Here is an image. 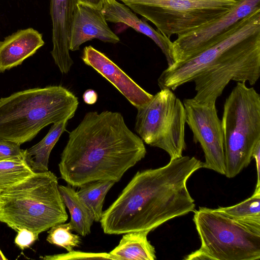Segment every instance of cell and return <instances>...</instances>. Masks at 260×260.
<instances>
[{
	"instance_id": "cell-16",
	"label": "cell",
	"mask_w": 260,
	"mask_h": 260,
	"mask_svg": "<svg viewBox=\"0 0 260 260\" xmlns=\"http://www.w3.org/2000/svg\"><path fill=\"white\" fill-rule=\"evenodd\" d=\"M44 44L42 34L30 27L6 37L0 41V72L21 64Z\"/></svg>"
},
{
	"instance_id": "cell-27",
	"label": "cell",
	"mask_w": 260,
	"mask_h": 260,
	"mask_svg": "<svg viewBox=\"0 0 260 260\" xmlns=\"http://www.w3.org/2000/svg\"><path fill=\"white\" fill-rule=\"evenodd\" d=\"M39 234L26 229H21L17 231L15 238V244L21 249L29 247L38 239Z\"/></svg>"
},
{
	"instance_id": "cell-25",
	"label": "cell",
	"mask_w": 260,
	"mask_h": 260,
	"mask_svg": "<svg viewBox=\"0 0 260 260\" xmlns=\"http://www.w3.org/2000/svg\"><path fill=\"white\" fill-rule=\"evenodd\" d=\"M44 260H67V259H113V256L106 252H85L74 250L66 253L45 255L41 257Z\"/></svg>"
},
{
	"instance_id": "cell-15",
	"label": "cell",
	"mask_w": 260,
	"mask_h": 260,
	"mask_svg": "<svg viewBox=\"0 0 260 260\" xmlns=\"http://www.w3.org/2000/svg\"><path fill=\"white\" fill-rule=\"evenodd\" d=\"M76 0H51L50 13L52 21L51 54L62 74H67L74 62L69 49L70 31Z\"/></svg>"
},
{
	"instance_id": "cell-7",
	"label": "cell",
	"mask_w": 260,
	"mask_h": 260,
	"mask_svg": "<svg viewBox=\"0 0 260 260\" xmlns=\"http://www.w3.org/2000/svg\"><path fill=\"white\" fill-rule=\"evenodd\" d=\"M260 42V9L235 23L214 44L195 55L168 66L158 78L160 89L174 90L223 59Z\"/></svg>"
},
{
	"instance_id": "cell-2",
	"label": "cell",
	"mask_w": 260,
	"mask_h": 260,
	"mask_svg": "<svg viewBox=\"0 0 260 260\" xmlns=\"http://www.w3.org/2000/svg\"><path fill=\"white\" fill-rule=\"evenodd\" d=\"M141 138L118 112L90 111L69 133L58 164L61 177L71 186L90 182H118L145 156Z\"/></svg>"
},
{
	"instance_id": "cell-5",
	"label": "cell",
	"mask_w": 260,
	"mask_h": 260,
	"mask_svg": "<svg viewBox=\"0 0 260 260\" xmlns=\"http://www.w3.org/2000/svg\"><path fill=\"white\" fill-rule=\"evenodd\" d=\"M221 121L225 175L231 178L249 165L260 142L259 94L246 83L237 82L224 102Z\"/></svg>"
},
{
	"instance_id": "cell-28",
	"label": "cell",
	"mask_w": 260,
	"mask_h": 260,
	"mask_svg": "<svg viewBox=\"0 0 260 260\" xmlns=\"http://www.w3.org/2000/svg\"><path fill=\"white\" fill-rule=\"evenodd\" d=\"M252 158L255 159L257 172V179L256 187H260V142L256 145L253 151Z\"/></svg>"
},
{
	"instance_id": "cell-19",
	"label": "cell",
	"mask_w": 260,
	"mask_h": 260,
	"mask_svg": "<svg viewBox=\"0 0 260 260\" xmlns=\"http://www.w3.org/2000/svg\"><path fill=\"white\" fill-rule=\"evenodd\" d=\"M68 119L53 123L45 137L39 143L25 150V160L34 172L48 171L50 153L66 131Z\"/></svg>"
},
{
	"instance_id": "cell-22",
	"label": "cell",
	"mask_w": 260,
	"mask_h": 260,
	"mask_svg": "<svg viewBox=\"0 0 260 260\" xmlns=\"http://www.w3.org/2000/svg\"><path fill=\"white\" fill-rule=\"evenodd\" d=\"M115 183L112 181H97L80 186L78 195L92 213L94 220L100 221L103 213L105 196Z\"/></svg>"
},
{
	"instance_id": "cell-3",
	"label": "cell",
	"mask_w": 260,
	"mask_h": 260,
	"mask_svg": "<svg viewBox=\"0 0 260 260\" xmlns=\"http://www.w3.org/2000/svg\"><path fill=\"white\" fill-rule=\"evenodd\" d=\"M77 97L61 85L37 87L0 99V140L21 145L44 127L74 117Z\"/></svg>"
},
{
	"instance_id": "cell-32",
	"label": "cell",
	"mask_w": 260,
	"mask_h": 260,
	"mask_svg": "<svg viewBox=\"0 0 260 260\" xmlns=\"http://www.w3.org/2000/svg\"><path fill=\"white\" fill-rule=\"evenodd\" d=\"M0 207H1V200H0Z\"/></svg>"
},
{
	"instance_id": "cell-30",
	"label": "cell",
	"mask_w": 260,
	"mask_h": 260,
	"mask_svg": "<svg viewBox=\"0 0 260 260\" xmlns=\"http://www.w3.org/2000/svg\"><path fill=\"white\" fill-rule=\"evenodd\" d=\"M83 99L84 102L87 104H94L98 100L97 93L92 89H88L83 93Z\"/></svg>"
},
{
	"instance_id": "cell-24",
	"label": "cell",
	"mask_w": 260,
	"mask_h": 260,
	"mask_svg": "<svg viewBox=\"0 0 260 260\" xmlns=\"http://www.w3.org/2000/svg\"><path fill=\"white\" fill-rule=\"evenodd\" d=\"M70 223H61L52 226L48 232L46 240L50 243L64 248L68 252L78 247L81 243L79 236L72 233Z\"/></svg>"
},
{
	"instance_id": "cell-11",
	"label": "cell",
	"mask_w": 260,
	"mask_h": 260,
	"mask_svg": "<svg viewBox=\"0 0 260 260\" xmlns=\"http://www.w3.org/2000/svg\"><path fill=\"white\" fill-rule=\"evenodd\" d=\"M186 123L193 134L195 143H199L204 153L203 168L225 174L223 136L221 120L216 103L201 104L193 98L185 99Z\"/></svg>"
},
{
	"instance_id": "cell-10",
	"label": "cell",
	"mask_w": 260,
	"mask_h": 260,
	"mask_svg": "<svg viewBox=\"0 0 260 260\" xmlns=\"http://www.w3.org/2000/svg\"><path fill=\"white\" fill-rule=\"evenodd\" d=\"M260 76V42L223 59L196 77L193 100L201 104L216 103L231 81L254 85Z\"/></svg>"
},
{
	"instance_id": "cell-18",
	"label": "cell",
	"mask_w": 260,
	"mask_h": 260,
	"mask_svg": "<svg viewBox=\"0 0 260 260\" xmlns=\"http://www.w3.org/2000/svg\"><path fill=\"white\" fill-rule=\"evenodd\" d=\"M147 231L125 233L119 244L110 252L115 260H154V247L148 240Z\"/></svg>"
},
{
	"instance_id": "cell-20",
	"label": "cell",
	"mask_w": 260,
	"mask_h": 260,
	"mask_svg": "<svg viewBox=\"0 0 260 260\" xmlns=\"http://www.w3.org/2000/svg\"><path fill=\"white\" fill-rule=\"evenodd\" d=\"M58 189L62 200L69 210L70 223L72 230L82 236L88 235L91 232V227L94 221L92 213L73 188L58 185Z\"/></svg>"
},
{
	"instance_id": "cell-23",
	"label": "cell",
	"mask_w": 260,
	"mask_h": 260,
	"mask_svg": "<svg viewBox=\"0 0 260 260\" xmlns=\"http://www.w3.org/2000/svg\"><path fill=\"white\" fill-rule=\"evenodd\" d=\"M34 173L24 159L0 160V193L23 181Z\"/></svg>"
},
{
	"instance_id": "cell-9",
	"label": "cell",
	"mask_w": 260,
	"mask_h": 260,
	"mask_svg": "<svg viewBox=\"0 0 260 260\" xmlns=\"http://www.w3.org/2000/svg\"><path fill=\"white\" fill-rule=\"evenodd\" d=\"M169 88L160 89L150 101L137 109L135 131L146 144L160 148L170 159L186 149L184 105Z\"/></svg>"
},
{
	"instance_id": "cell-4",
	"label": "cell",
	"mask_w": 260,
	"mask_h": 260,
	"mask_svg": "<svg viewBox=\"0 0 260 260\" xmlns=\"http://www.w3.org/2000/svg\"><path fill=\"white\" fill-rule=\"evenodd\" d=\"M0 221L18 231L26 229L39 235L68 215L51 171L34 172L29 177L0 193Z\"/></svg>"
},
{
	"instance_id": "cell-12",
	"label": "cell",
	"mask_w": 260,
	"mask_h": 260,
	"mask_svg": "<svg viewBox=\"0 0 260 260\" xmlns=\"http://www.w3.org/2000/svg\"><path fill=\"white\" fill-rule=\"evenodd\" d=\"M260 9V0H238L229 12L173 42L174 63L187 59L214 44L235 23Z\"/></svg>"
},
{
	"instance_id": "cell-14",
	"label": "cell",
	"mask_w": 260,
	"mask_h": 260,
	"mask_svg": "<svg viewBox=\"0 0 260 260\" xmlns=\"http://www.w3.org/2000/svg\"><path fill=\"white\" fill-rule=\"evenodd\" d=\"M93 39L113 44L120 42L101 10L77 3L71 24L69 49L77 51L82 44Z\"/></svg>"
},
{
	"instance_id": "cell-29",
	"label": "cell",
	"mask_w": 260,
	"mask_h": 260,
	"mask_svg": "<svg viewBox=\"0 0 260 260\" xmlns=\"http://www.w3.org/2000/svg\"><path fill=\"white\" fill-rule=\"evenodd\" d=\"M78 4L87 6L94 9L102 10L108 0H76Z\"/></svg>"
},
{
	"instance_id": "cell-8",
	"label": "cell",
	"mask_w": 260,
	"mask_h": 260,
	"mask_svg": "<svg viewBox=\"0 0 260 260\" xmlns=\"http://www.w3.org/2000/svg\"><path fill=\"white\" fill-rule=\"evenodd\" d=\"M170 38L191 31L229 12L238 0H119Z\"/></svg>"
},
{
	"instance_id": "cell-31",
	"label": "cell",
	"mask_w": 260,
	"mask_h": 260,
	"mask_svg": "<svg viewBox=\"0 0 260 260\" xmlns=\"http://www.w3.org/2000/svg\"><path fill=\"white\" fill-rule=\"evenodd\" d=\"M7 258L5 257L4 254L2 252L1 250L0 249V260H6Z\"/></svg>"
},
{
	"instance_id": "cell-21",
	"label": "cell",
	"mask_w": 260,
	"mask_h": 260,
	"mask_svg": "<svg viewBox=\"0 0 260 260\" xmlns=\"http://www.w3.org/2000/svg\"><path fill=\"white\" fill-rule=\"evenodd\" d=\"M215 209L233 220L260 229V187H255L253 194L240 203Z\"/></svg>"
},
{
	"instance_id": "cell-13",
	"label": "cell",
	"mask_w": 260,
	"mask_h": 260,
	"mask_svg": "<svg viewBox=\"0 0 260 260\" xmlns=\"http://www.w3.org/2000/svg\"><path fill=\"white\" fill-rule=\"evenodd\" d=\"M84 63L94 69L110 82L137 109L153 97L105 54L91 46H86L81 56Z\"/></svg>"
},
{
	"instance_id": "cell-6",
	"label": "cell",
	"mask_w": 260,
	"mask_h": 260,
	"mask_svg": "<svg viewBox=\"0 0 260 260\" xmlns=\"http://www.w3.org/2000/svg\"><path fill=\"white\" fill-rule=\"evenodd\" d=\"M193 212L201 245L184 259H259L260 229L233 220L215 209L200 207Z\"/></svg>"
},
{
	"instance_id": "cell-1",
	"label": "cell",
	"mask_w": 260,
	"mask_h": 260,
	"mask_svg": "<svg viewBox=\"0 0 260 260\" xmlns=\"http://www.w3.org/2000/svg\"><path fill=\"white\" fill-rule=\"evenodd\" d=\"M193 156L170 159L166 165L138 171L100 221L107 234L151 232L174 218L193 211L187 182L203 168Z\"/></svg>"
},
{
	"instance_id": "cell-26",
	"label": "cell",
	"mask_w": 260,
	"mask_h": 260,
	"mask_svg": "<svg viewBox=\"0 0 260 260\" xmlns=\"http://www.w3.org/2000/svg\"><path fill=\"white\" fill-rule=\"evenodd\" d=\"M25 150L20 145L9 141L0 140V160L21 158L25 160Z\"/></svg>"
},
{
	"instance_id": "cell-17",
	"label": "cell",
	"mask_w": 260,
	"mask_h": 260,
	"mask_svg": "<svg viewBox=\"0 0 260 260\" xmlns=\"http://www.w3.org/2000/svg\"><path fill=\"white\" fill-rule=\"evenodd\" d=\"M101 10L107 21L123 23L150 38L164 54L168 66L174 63L173 42L157 30H155L146 21L139 18L126 6L116 0H108Z\"/></svg>"
}]
</instances>
